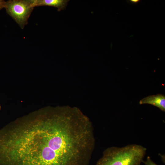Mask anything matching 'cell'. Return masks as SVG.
<instances>
[{"instance_id": "obj_3", "label": "cell", "mask_w": 165, "mask_h": 165, "mask_svg": "<svg viewBox=\"0 0 165 165\" xmlns=\"http://www.w3.org/2000/svg\"><path fill=\"white\" fill-rule=\"evenodd\" d=\"M34 8L32 0H9L6 1L5 8L7 13L22 29L28 24Z\"/></svg>"}, {"instance_id": "obj_6", "label": "cell", "mask_w": 165, "mask_h": 165, "mask_svg": "<svg viewBox=\"0 0 165 165\" xmlns=\"http://www.w3.org/2000/svg\"><path fill=\"white\" fill-rule=\"evenodd\" d=\"M142 162L145 165H158L152 160L150 157L149 156L147 157L145 161H143Z\"/></svg>"}, {"instance_id": "obj_9", "label": "cell", "mask_w": 165, "mask_h": 165, "mask_svg": "<svg viewBox=\"0 0 165 165\" xmlns=\"http://www.w3.org/2000/svg\"><path fill=\"white\" fill-rule=\"evenodd\" d=\"M1 105H0V110L1 109Z\"/></svg>"}, {"instance_id": "obj_8", "label": "cell", "mask_w": 165, "mask_h": 165, "mask_svg": "<svg viewBox=\"0 0 165 165\" xmlns=\"http://www.w3.org/2000/svg\"><path fill=\"white\" fill-rule=\"evenodd\" d=\"M133 2H137L138 1V0H131Z\"/></svg>"}, {"instance_id": "obj_4", "label": "cell", "mask_w": 165, "mask_h": 165, "mask_svg": "<svg viewBox=\"0 0 165 165\" xmlns=\"http://www.w3.org/2000/svg\"><path fill=\"white\" fill-rule=\"evenodd\" d=\"M140 105L148 104L154 106L162 111L165 112V96L162 94L150 95L140 100Z\"/></svg>"}, {"instance_id": "obj_1", "label": "cell", "mask_w": 165, "mask_h": 165, "mask_svg": "<svg viewBox=\"0 0 165 165\" xmlns=\"http://www.w3.org/2000/svg\"><path fill=\"white\" fill-rule=\"evenodd\" d=\"M95 143L92 124L78 110L46 107L13 122L6 151L11 165H88Z\"/></svg>"}, {"instance_id": "obj_5", "label": "cell", "mask_w": 165, "mask_h": 165, "mask_svg": "<svg viewBox=\"0 0 165 165\" xmlns=\"http://www.w3.org/2000/svg\"><path fill=\"white\" fill-rule=\"evenodd\" d=\"M69 1L68 0H32L34 8L43 6H51L57 8L58 11L65 9Z\"/></svg>"}, {"instance_id": "obj_2", "label": "cell", "mask_w": 165, "mask_h": 165, "mask_svg": "<svg viewBox=\"0 0 165 165\" xmlns=\"http://www.w3.org/2000/svg\"><path fill=\"white\" fill-rule=\"evenodd\" d=\"M146 151L145 148L137 144L112 146L104 151L95 165H140Z\"/></svg>"}, {"instance_id": "obj_7", "label": "cell", "mask_w": 165, "mask_h": 165, "mask_svg": "<svg viewBox=\"0 0 165 165\" xmlns=\"http://www.w3.org/2000/svg\"><path fill=\"white\" fill-rule=\"evenodd\" d=\"M6 1L3 0H0V10L5 8Z\"/></svg>"}]
</instances>
